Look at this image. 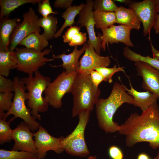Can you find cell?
<instances>
[{"label":"cell","instance_id":"obj_1","mask_svg":"<svg viewBox=\"0 0 159 159\" xmlns=\"http://www.w3.org/2000/svg\"><path fill=\"white\" fill-rule=\"evenodd\" d=\"M119 133L125 137L128 147L146 142L153 149L159 148V105L153 103L141 114H131L120 126Z\"/></svg>","mask_w":159,"mask_h":159},{"label":"cell","instance_id":"obj_2","mask_svg":"<svg viewBox=\"0 0 159 159\" xmlns=\"http://www.w3.org/2000/svg\"><path fill=\"white\" fill-rule=\"evenodd\" d=\"M123 85L115 82L109 96L106 99L99 98L95 104L98 125L106 133L119 130L120 125L113 121V116L118 108L125 103L134 105L133 97L126 92Z\"/></svg>","mask_w":159,"mask_h":159},{"label":"cell","instance_id":"obj_3","mask_svg":"<svg viewBox=\"0 0 159 159\" xmlns=\"http://www.w3.org/2000/svg\"><path fill=\"white\" fill-rule=\"evenodd\" d=\"M69 93L73 96L72 115L75 117L85 110H92L100 91L91 80L90 74L77 73Z\"/></svg>","mask_w":159,"mask_h":159},{"label":"cell","instance_id":"obj_4","mask_svg":"<svg viewBox=\"0 0 159 159\" xmlns=\"http://www.w3.org/2000/svg\"><path fill=\"white\" fill-rule=\"evenodd\" d=\"M34 74V76L29 75L22 79L28 91L27 103L31 110V114L35 120H40L41 118L39 113H44L48 108L49 105L42 94L51 80L49 77L43 75L38 70Z\"/></svg>","mask_w":159,"mask_h":159},{"label":"cell","instance_id":"obj_5","mask_svg":"<svg viewBox=\"0 0 159 159\" xmlns=\"http://www.w3.org/2000/svg\"><path fill=\"white\" fill-rule=\"evenodd\" d=\"M14 95L12 105L9 110L4 114L0 118L6 120L8 116L13 115L14 117L9 120L11 122L16 118L23 120L28 125L31 131L37 130L40 124L36 121L32 116L30 110L26 107L25 101L28 100V94L22 78L17 76L14 77Z\"/></svg>","mask_w":159,"mask_h":159},{"label":"cell","instance_id":"obj_6","mask_svg":"<svg viewBox=\"0 0 159 159\" xmlns=\"http://www.w3.org/2000/svg\"><path fill=\"white\" fill-rule=\"evenodd\" d=\"M91 111L85 110L78 115V123L72 133L62 140L61 145L66 152L72 156L85 157L90 152L85 140V131Z\"/></svg>","mask_w":159,"mask_h":159},{"label":"cell","instance_id":"obj_7","mask_svg":"<svg viewBox=\"0 0 159 159\" xmlns=\"http://www.w3.org/2000/svg\"><path fill=\"white\" fill-rule=\"evenodd\" d=\"M14 51L18 61L14 69L29 75H33L39 68L45 64L46 62L54 59L44 57L50 53L51 50L49 49L40 52L21 47L16 48Z\"/></svg>","mask_w":159,"mask_h":159},{"label":"cell","instance_id":"obj_8","mask_svg":"<svg viewBox=\"0 0 159 159\" xmlns=\"http://www.w3.org/2000/svg\"><path fill=\"white\" fill-rule=\"evenodd\" d=\"M77 73L67 74L63 71L49 84L44 92V97L49 105L56 109L61 107L62 99L65 94L69 93Z\"/></svg>","mask_w":159,"mask_h":159},{"label":"cell","instance_id":"obj_9","mask_svg":"<svg viewBox=\"0 0 159 159\" xmlns=\"http://www.w3.org/2000/svg\"><path fill=\"white\" fill-rule=\"evenodd\" d=\"M127 4L129 8L134 10L142 23L144 36L148 35V38H150V32L156 21L158 12L155 0H129Z\"/></svg>","mask_w":159,"mask_h":159},{"label":"cell","instance_id":"obj_10","mask_svg":"<svg viewBox=\"0 0 159 159\" xmlns=\"http://www.w3.org/2000/svg\"><path fill=\"white\" fill-rule=\"evenodd\" d=\"M23 17L22 21L17 24L11 35L9 48L11 51H14L16 46L28 35L41 31L38 23L39 18L32 7L23 14Z\"/></svg>","mask_w":159,"mask_h":159},{"label":"cell","instance_id":"obj_11","mask_svg":"<svg viewBox=\"0 0 159 159\" xmlns=\"http://www.w3.org/2000/svg\"><path fill=\"white\" fill-rule=\"evenodd\" d=\"M94 1L92 0L86 1L85 6L79 13V18L77 22L80 27H85L89 36L87 44L91 45L96 53L100 55L101 44L103 40L102 34L98 33L96 36L94 30L95 23L93 16L92 11Z\"/></svg>","mask_w":159,"mask_h":159},{"label":"cell","instance_id":"obj_12","mask_svg":"<svg viewBox=\"0 0 159 159\" xmlns=\"http://www.w3.org/2000/svg\"><path fill=\"white\" fill-rule=\"evenodd\" d=\"M34 136L37 154L40 159L44 158L48 151L52 150L60 154L64 150L61 145V141L64 137L61 136L57 138L52 136L40 125L38 130L34 133Z\"/></svg>","mask_w":159,"mask_h":159},{"label":"cell","instance_id":"obj_13","mask_svg":"<svg viewBox=\"0 0 159 159\" xmlns=\"http://www.w3.org/2000/svg\"><path fill=\"white\" fill-rule=\"evenodd\" d=\"M31 131L24 121L12 130V139L14 140V143L12 150L37 154V149L33 139L34 133Z\"/></svg>","mask_w":159,"mask_h":159},{"label":"cell","instance_id":"obj_14","mask_svg":"<svg viewBox=\"0 0 159 159\" xmlns=\"http://www.w3.org/2000/svg\"><path fill=\"white\" fill-rule=\"evenodd\" d=\"M132 29L126 25H113L110 27L102 29L103 40L101 48L105 51L106 44H112L121 42L126 46L134 47L130 39V33Z\"/></svg>","mask_w":159,"mask_h":159},{"label":"cell","instance_id":"obj_15","mask_svg":"<svg viewBox=\"0 0 159 159\" xmlns=\"http://www.w3.org/2000/svg\"><path fill=\"white\" fill-rule=\"evenodd\" d=\"M85 52L79 62L77 73L90 74L96 68L107 67L109 66L111 62L110 57L98 55L91 45L86 44Z\"/></svg>","mask_w":159,"mask_h":159},{"label":"cell","instance_id":"obj_16","mask_svg":"<svg viewBox=\"0 0 159 159\" xmlns=\"http://www.w3.org/2000/svg\"><path fill=\"white\" fill-rule=\"evenodd\" d=\"M138 74L143 78V88L159 98V70L143 62H135Z\"/></svg>","mask_w":159,"mask_h":159},{"label":"cell","instance_id":"obj_17","mask_svg":"<svg viewBox=\"0 0 159 159\" xmlns=\"http://www.w3.org/2000/svg\"><path fill=\"white\" fill-rule=\"evenodd\" d=\"M86 44L85 43L80 50L77 49V46L74 47L73 51L69 54H66L64 52L61 54H53L52 56L53 59H61L63 63L58 66H51L54 67L62 66L65 69V72L67 74L77 72L79 66L78 59L81 54L85 51Z\"/></svg>","mask_w":159,"mask_h":159},{"label":"cell","instance_id":"obj_18","mask_svg":"<svg viewBox=\"0 0 159 159\" xmlns=\"http://www.w3.org/2000/svg\"><path fill=\"white\" fill-rule=\"evenodd\" d=\"M130 89L123 84V85L127 93L133 97L134 100L133 105L140 108L142 111L157 102L159 97L156 95L148 91L138 92L133 88L130 82Z\"/></svg>","mask_w":159,"mask_h":159},{"label":"cell","instance_id":"obj_19","mask_svg":"<svg viewBox=\"0 0 159 159\" xmlns=\"http://www.w3.org/2000/svg\"><path fill=\"white\" fill-rule=\"evenodd\" d=\"M116 23L127 26L138 30L140 28L141 22L134 10L122 6L118 7L115 11Z\"/></svg>","mask_w":159,"mask_h":159},{"label":"cell","instance_id":"obj_20","mask_svg":"<svg viewBox=\"0 0 159 159\" xmlns=\"http://www.w3.org/2000/svg\"><path fill=\"white\" fill-rule=\"evenodd\" d=\"M20 19L18 18L10 19L3 18L0 24V50L7 51L9 49L11 35Z\"/></svg>","mask_w":159,"mask_h":159},{"label":"cell","instance_id":"obj_21","mask_svg":"<svg viewBox=\"0 0 159 159\" xmlns=\"http://www.w3.org/2000/svg\"><path fill=\"white\" fill-rule=\"evenodd\" d=\"M48 41L44 35L36 32L32 33L23 39L19 45H22L28 49L41 52L49 45Z\"/></svg>","mask_w":159,"mask_h":159},{"label":"cell","instance_id":"obj_22","mask_svg":"<svg viewBox=\"0 0 159 159\" xmlns=\"http://www.w3.org/2000/svg\"><path fill=\"white\" fill-rule=\"evenodd\" d=\"M14 51L0 50V75L8 77L11 70L14 69L17 63Z\"/></svg>","mask_w":159,"mask_h":159},{"label":"cell","instance_id":"obj_23","mask_svg":"<svg viewBox=\"0 0 159 159\" xmlns=\"http://www.w3.org/2000/svg\"><path fill=\"white\" fill-rule=\"evenodd\" d=\"M85 4L81 3L78 6H71L62 13V17L64 19V23L61 28L56 33L54 38H58L61 35L65 28L67 26H72L75 23L74 20L76 16L79 14Z\"/></svg>","mask_w":159,"mask_h":159},{"label":"cell","instance_id":"obj_24","mask_svg":"<svg viewBox=\"0 0 159 159\" xmlns=\"http://www.w3.org/2000/svg\"><path fill=\"white\" fill-rule=\"evenodd\" d=\"M93 16L97 29H101L110 26L116 23L114 12H106L95 10Z\"/></svg>","mask_w":159,"mask_h":159},{"label":"cell","instance_id":"obj_25","mask_svg":"<svg viewBox=\"0 0 159 159\" xmlns=\"http://www.w3.org/2000/svg\"><path fill=\"white\" fill-rule=\"evenodd\" d=\"M41 0H0V19L8 17L11 13L19 6L25 4H38Z\"/></svg>","mask_w":159,"mask_h":159},{"label":"cell","instance_id":"obj_26","mask_svg":"<svg viewBox=\"0 0 159 159\" xmlns=\"http://www.w3.org/2000/svg\"><path fill=\"white\" fill-rule=\"evenodd\" d=\"M57 23V19L52 14L39 18V26L43 29L42 34L48 41L53 39L56 33Z\"/></svg>","mask_w":159,"mask_h":159},{"label":"cell","instance_id":"obj_27","mask_svg":"<svg viewBox=\"0 0 159 159\" xmlns=\"http://www.w3.org/2000/svg\"><path fill=\"white\" fill-rule=\"evenodd\" d=\"M35 154L26 151L0 150V159H28Z\"/></svg>","mask_w":159,"mask_h":159},{"label":"cell","instance_id":"obj_28","mask_svg":"<svg viewBox=\"0 0 159 159\" xmlns=\"http://www.w3.org/2000/svg\"><path fill=\"white\" fill-rule=\"evenodd\" d=\"M11 121L0 118V144L10 142L12 139V130L10 126Z\"/></svg>","mask_w":159,"mask_h":159},{"label":"cell","instance_id":"obj_29","mask_svg":"<svg viewBox=\"0 0 159 159\" xmlns=\"http://www.w3.org/2000/svg\"><path fill=\"white\" fill-rule=\"evenodd\" d=\"M118 7L113 1L96 0L94 1L93 9L106 12H114Z\"/></svg>","mask_w":159,"mask_h":159},{"label":"cell","instance_id":"obj_30","mask_svg":"<svg viewBox=\"0 0 159 159\" xmlns=\"http://www.w3.org/2000/svg\"><path fill=\"white\" fill-rule=\"evenodd\" d=\"M123 68L122 67H117L116 65H115L112 68L99 67L95 68V70L99 72L104 77L106 81L111 83L113 81L112 77L113 75L119 72H124Z\"/></svg>","mask_w":159,"mask_h":159},{"label":"cell","instance_id":"obj_31","mask_svg":"<svg viewBox=\"0 0 159 159\" xmlns=\"http://www.w3.org/2000/svg\"><path fill=\"white\" fill-rule=\"evenodd\" d=\"M14 93L12 92H0V111H8L10 109L14 98Z\"/></svg>","mask_w":159,"mask_h":159},{"label":"cell","instance_id":"obj_32","mask_svg":"<svg viewBox=\"0 0 159 159\" xmlns=\"http://www.w3.org/2000/svg\"><path fill=\"white\" fill-rule=\"evenodd\" d=\"M38 4L37 11L43 17H47L52 14H58V12L53 11L49 0H41Z\"/></svg>","mask_w":159,"mask_h":159},{"label":"cell","instance_id":"obj_33","mask_svg":"<svg viewBox=\"0 0 159 159\" xmlns=\"http://www.w3.org/2000/svg\"><path fill=\"white\" fill-rule=\"evenodd\" d=\"M14 83L13 80L0 75V92H14Z\"/></svg>","mask_w":159,"mask_h":159},{"label":"cell","instance_id":"obj_34","mask_svg":"<svg viewBox=\"0 0 159 159\" xmlns=\"http://www.w3.org/2000/svg\"><path fill=\"white\" fill-rule=\"evenodd\" d=\"M86 40V33L80 32L74 35L68 44L70 46H77L84 44Z\"/></svg>","mask_w":159,"mask_h":159},{"label":"cell","instance_id":"obj_35","mask_svg":"<svg viewBox=\"0 0 159 159\" xmlns=\"http://www.w3.org/2000/svg\"><path fill=\"white\" fill-rule=\"evenodd\" d=\"M108 154L111 159H123L124 155L121 149L116 145L110 146L108 150Z\"/></svg>","mask_w":159,"mask_h":159},{"label":"cell","instance_id":"obj_36","mask_svg":"<svg viewBox=\"0 0 159 159\" xmlns=\"http://www.w3.org/2000/svg\"><path fill=\"white\" fill-rule=\"evenodd\" d=\"M80 27L77 26H70L62 35L64 42L69 43L72 37L75 34L80 32Z\"/></svg>","mask_w":159,"mask_h":159},{"label":"cell","instance_id":"obj_37","mask_svg":"<svg viewBox=\"0 0 159 159\" xmlns=\"http://www.w3.org/2000/svg\"><path fill=\"white\" fill-rule=\"evenodd\" d=\"M140 61L145 62L154 68L159 70V60H156L149 55L144 56L140 55L138 57Z\"/></svg>","mask_w":159,"mask_h":159},{"label":"cell","instance_id":"obj_38","mask_svg":"<svg viewBox=\"0 0 159 159\" xmlns=\"http://www.w3.org/2000/svg\"><path fill=\"white\" fill-rule=\"evenodd\" d=\"M91 80L93 84L97 87L102 81H106L104 77L98 72L95 70L91 71L90 73Z\"/></svg>","mask_w":159,"mask_h":159},{"label":"cell","instance_id":"obj_39","mask_svg":"<svg viewBox=\"0 0 159 159\" xmlns=\"http://www.w3.org/2000/svg\"><path fill=\"white\" fill-rule=\"evenodd\" d=\"M73 1L72 0H56L54 3V6L67 9L71 6Z\"/></svg>","mask_w":159,"mask_h":159},{"label":"cell","instance_id":"obj_40","mask_svg":"<svg viewBox=\"0 0 159 159\" xmlns=\"http://www.w3.org/2000/svg\"><path fill=\"white\" fill-rule=\"evenodd\" d=\"M155 0L157 5L158 12L156 21L153 28L155 30V33L159 34V0Z\"/></svg>","mask_w":159,"mask_h":159},{"label":"cell","instance_id":"obj_41","mask_svg":"<svg viewBox=\"0 0 159 159\" xmlns=\"http://www.w3.org/2000/svg\"><path fill=\"white\" fill-rule=\"evenodd\" d=\"M150 41V44L153 53V58L156 60H159V51L157 50L154 47L151 42L150 38L149 39Z\"/></svg>","mask_w":159,"mask_h":159},{"label":"cell","instance_id":"obj_42","mask_svg":"<svg viewBox=\"0 0 159 159\" xmlns=\"http://www.w3.org/2000/svg\"><path fill=\"white\" fill-rule=\"evenodd\" d=\"M137 159H151L149 156L146 153H142L138 156Z\"/></svg>","mask_w":159,"mask_h":159},{"label":"cell","instance_id":"obj_43","mask_svg":"<svg viewBox=\"0 0 159 159\" xmlns=\"http://www.w3.org/2000/svg\"><path fill=\"white\" fill-rule=\"evenodd\" d=\"M129 1L128 0H116L115 1H117V2L122 3H125V4H127Z\"/></svg>","mask_w":159,"mask_h":159},{"label":"cell","instance_id":"obj_44","mask_svg":"<svg viewBox=\"0 0 159 159\" xmlns=\"http://www.w3.org/2000/svg\"><path fill=\"white\" fill-rule=\"evenodd\" d=\"M28 159H40L38 157L37 154H35L32 157Z\"/></svg>","mask_w":159,"mask_h":159},{"label":"cell","instance_id":"obj_45","mask_svg":"<svg viewBox=\"0 0 159 159\" xmlns=\"http://www.w3.org/2000/svg\"><path fill=\"white\" fill-rule=\"evenodd\" d=\"M87 159H97L95 156H90Z\"/></svg>","mask_w":159,"mask_h":159},{"label":"cell","instance_id":"obj_46","mask_svg":"<svg viewBox=\"0 0 159 159\" xmlns=\"http://www.w3.org/2000/svg\"><path fill=\"white\" fill-rule=\"evenodd\" d=\"M153 159H159V150L158 152L157 155Z\"/></svg>","mask_w":159,"mask_h":159}]
</instances>
